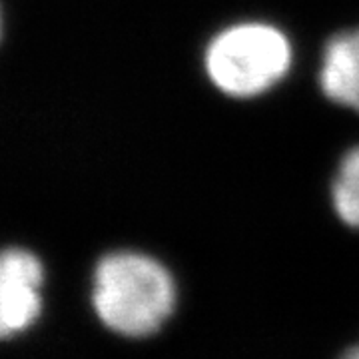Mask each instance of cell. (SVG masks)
<instances>
[{
	"mask_svg": "<svg viewBox=\"0 0 359 359\" xmlns=\"http://www.w3.org/2000/svg\"><path fill=\"white\" fill-rule=\"evenodd\" d=\"M344 359H359V347L358 349H351V351H347Z\"/></svg>",
	"mask_w": 359,
	"mask_h": 359,
	"instance_id": "cell-6",
	"label": "cell"
},
{
	"mask_svg": "<svg viewBox=\"0 0 359 359\" xmlns=\"http://www.w3.org/2000/svg\"><path fill=\"white\" fill-rule=\"evenodd\" d=\"M92 302L112 332L144 337L158 332L176 306V283L160 262L138 252H114L94 269Z\"/></svg>",
	"mask_w": 359,
	"mask_h": 359,
	"instance_id": "cell-1",
	"label": "cell"
},
{
	"mask_svg": "<svg viewBox=\"0 0 359 359\" xmlns=\"http://www.w3.org/2000/svg\"><path fill=\"white\" fill-rule=\"evenodd\" d=\"M323 94L344 108L359 112V28L327 42L320 66Z\"/></svg>",
	"mask_w": 359,
	"mask_h": 359,
	"instance_id": "cell-4",
	"label": "cell"
},
{
	"mask_svg": "<svg viewBox=\"0 0 359 359\" xmlns=\"http://www.w3.org/2000/svg\"><path fill=\"white\" fill-rule=\"evenodd\" d=\"M42 264L26 250L0 252V337L22 332L40 313Z\"/></svg>",
	"mask_w": 359,
	"mask_h": 359,
	"instance_id": "cell-3",
	"label": "cell"
},
{
	"mask_svg": "<svg viewBox=\"0 0 359 359\" xmlns=\"http://www.w3.org/2000/svg\"><path fill=\"white\" fill-rule=\"evenodd\" d=\"M292 44L266 22L228 26L208 44L204 66L212 84L231 98H254L280 84L292 68Z\"/></svg>",
	"mask_w": 359,
	"mask_h": 359,
	"instance_id": "cell-2",
	"label": "cell"
},
{
	"mask_svg": "<svg viewBox=\"0 0 359 359\" xmlns=\"http://www.w3.org/2000/svg\"><path fill=\"white\" fill-rule=\"evenodd\" d=\"M332 202L339 219L359 230V146L351 148L335 172Z\"/></svg>",
	"mask_w": 359,
	"mask_h": 359,
	"instance_id": "cell-5",
	"label": "cell"
}]
</instances>
